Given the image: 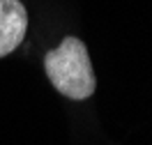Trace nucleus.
Returning a JSON list of instances; mask_svg holds the SVG:
<instances>
[{"label": "nucleus", "mask_w": 152, "mask_h": 145, "mask_svg": "<svg viewBox=\"0 0 152 145\" xmlns=\"http://www.w3.org/2000/svg\"><path fill=\"white\" fill-rule=\"evenodd\" d=\"M28 30V14L19 0H0V58L19 46Z\"/></svg>", "instance_id": "2"}, {"label": "nucleus", "mask_w": 152, "mask_h": 145, "mask_svg": "<svg viewBox=\"0 0 152 145\" xmlns=\"http://www.w3.org/2000/svg\"><path fill=\"white\" fill-rule=\"evenodd\" d=\"M44 67L51 83L60 95L69 99H88L95 92V71L90 65L88 48L81 39L67 37L44 58Z\"/></svg>", "instance_id": "1"}]
</instances>
